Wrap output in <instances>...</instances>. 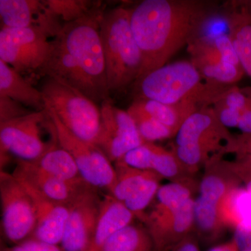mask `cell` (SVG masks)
<instances>
[{
  "label": "cell",
  "instance_id": "cell-39",
  "mask_svg": "<svg viewBox=\"0 0 251 251\" xmlns=\"http://www.w3.org/2000/svg\"><path fill=\"white\" fill-rule=\"evenodd\" d=\"M194 232L183 239L172 251H201L197 237Z\"/></svg>",
  "mask_w": 251,
  "mask_h": 251
},
{
  "label": "cell",
  "instance_id": "cell-17",
  "mask_svg": "<svg viewBox=\"0 0 251 251\" xmlns=\"http://www.w3.org/2000/svg\"><path fill=\"white\" fill-rule=\"evenodd\" d=\"M228 34L237 51L245 74L251 77V16L242 1H231L222 6ZM242 89L251 99V86Z\"/></svg>",
  "mask_w": 251,
  "mask_h": 251
},
{
  "label": "cell",
  "instance_id": "cell-11",
  "mask_svg": "<svg viewBox=\"0 0 251 251\" xmlns=\"http://www.w3.org/2000/svg\"><path fill=\"white\" fill-rule=\"evenodd\" d=\"M100 108L102 124L97 147L110 162L115 163L130 150L146 143L127 110L115 106L110 99L104 100Z\"/></svg>",
  "mask_w": 251,
  "mask_h": 251
},
{
  "label": "cell",
  "instance_id": "cell-41",
  "mask_svg": "<svg viewBox=\"0 0 251 251\" xmlns=\"http://www.w3.org/2000/svg\"><path fill=\"white\" fill-rule=\"evenodd\" d=\"M208 251H238L237 246L234 241L221 244L211 249Z\"/></svg>",
  "mask_w": 251,
  "mask_h": 251
},
{
  "label": "cell",
  "instance_id": "cell-1",
  "mask_svg": "<svg viewBox=\"0 0 251 251\" xmlns=\"http://www.w3.org/2000/svg\"><path fill=\"white\" fill-rule=\"evenodd\" d=\"M221 10L209 0H143L130 8V28L143 57L138 80L199 37Z\"/></svg>",
  "mask_w": 251,
  "mask_h": 251
},
{
  "label": "cell",
  "instance_id": "cell-8",
  "mask_svg": "<svg viewBox=\"0 0 251 251\" xmlns=\"http://www.w3.org/2000/svg\"><path fill=\"white\" fill-rule=\"evenodd\" d=\"M46 110L55 127L59 146L70 153L84 180L96 189L110 194L116 181V172L112 162L97 145L77 138L52 110Z\"/></svg>",
  "mask_w": 251,
  "mask_h": 251
},
{
  "label": "cell",
  "instance_id": "cell-18",
  "mask_svg": "<svg viewBox=\"0 0 251 251\" xmlns=\"http://www.w3.org/2000/svg\"><path fill=\"white\" fill-rule=\"evenodd\" d=\"M134 214L110 194L103 195L100 215L87 251H102L109 239L126 226L133 224Z\"/></svg>",
  "mask_w": 251,
  "mask_h": 251
},
{
  "label": "cell",
  "instance_id": "cell-27",
  "mask_svg": "<svg viewBox=\"0 0 251 251\" xmlns=\"http://www.w3.org/2000/svg\"><path fill=\"white\" fill-rule=\"evenodd\" d=\"M152 171L159 175L162 179L164 178L171 181L193 177V175L183 166L173 150L170 151L160 146L157 147Z\"/></svg>",
  "mask_w": 251,
  "mask_h": 251
},
{
  "label": "cell",
  "instance_id": "cell-19",
  "mask_svg": "<svg viewBox=\"0 0 251 251\" xmlns=\"http://www.w3.org/2000/svg\"><path fill=\"white\" fill-rule=\"evenodd\" d=\"M0 97H6L19 102L34 111L46 110L41 90L33 87L21 74L0 60Z\"/></svg>",
  "mask_w": 251,
  "mask_h": 251
},
{
  "label": "cell",
  "instance_id": "cell-29",
  "mask_svg": "<svg viewBox=\"0 0 251 251\" xmlns=\"http://www.w3.org/2000/svg\"><path fill=\"white\" fill-rule=\"evenodd\" d=\"M203 78L217 85L234 86L245 75L242 66L222 62L197 68Z\"/></svg>",
  "mask_w": 251,
  "mask_h": 251
},
{
  "label": "cell",
  "instance_id": "cell-35",
  "mask_svg": "<svg viewBox=\"0 0 251 251\" xmlns=\"http://www.w3.org/2000/svg\"><path fill=\"white\" fill-rule=\"evenodd\" d=\"M212 107L220 122L225 127L227 128H237L242 112L219 103H215Z\"/></svg>",
  "mask_w": 251,
  "mask_h": 251
},
{
  "label": "cell",
  "instance_id": "cell-20",
  "mask_svg": "<svg viewBox=\"0 0 251 251\" xmlns=\"http://www.w3.org/2000/svg\"><path fill=\"white\" fill-rule=\"evenodd\" d=\"M131 105L169 127L176 134L186 119L201 109L191 103L169 105L148 99H135Z\"/></svg>",
  "mask_w": 251,
  "mask_h": 251
},
{
  "label": "cell",
  "instance_id": "cell-14",
  "mask_svg": "<svg viewBox=\"0 0 251 251\" xmlns=\"http://www.w3.org/2000/svg\"><path fill=\"white\" fill-rule=\"evenodd\" d=\"M0 17L1 28L41 27L53 37L63 25L38 0H0Z\"/></svg>",
  "mask_w": 251,
  "mask_h": 251
},
{
  "label": "cell",
  "instance_id": "cell-6",
  "mask_svg": "<svg viewBox=\"0 0 251 251\" xmlns=\"http://www.w3.org/2000/svg\"><path fill=\"white\" fill-rule=\"evenodd\" d=\"M48 110L34 111L25 115L0 122L1 161L6 155L18 160L34 161L58 144L57 138L52 141L44 139V133L52 125Z\"/></svg>",
  "mask_w": 251,
  "mask_h": 251
},
{
  "label": "cell",
  "instance_id": "cell-4",
  "mask_svg": "<svg viewBox=\"0 0 251 251\" xmlns=\"http://www.w3.org/2000/svg\"><path fill=\"white\" fill-rule=\"evenodd\" d=\"M100 33L110 93L120 92L138 80L143 57L130 25L129 9L103 11Z\"/></svg>",
  "mask_w": 251,
  "mask_h": 251
},
{
  "label": "cell",
  "instance_id": "cell-3",
  "mask_svg": "<svg viewBox=\"0 0 251 251\" xmlns=\"http://www.w3.org/2000/svg\"><path fill=\"white\" fill-rule=\"evenodd\" d=\"M137 98L174 105L191 103L213 106L232 86L207 82L191 60L167 64L135 82Z\"/></svg>",
  "mask_w": 251,
  "mask_h": 251
},
{
  "label": "cell",
  "instance_id": "cell-23",
  "mask_svg": "<svg viewBox=\"0 0 251 251\" xmlns=\"http://www.w3.org/2000/svg\"><path fill=\"white\" fill-rule=\"evenodd\" d=\"M102 251H155V248L147 227L133 223L114 234Z\"/></svg>",
  "mask_w": 251,
  "mask_h": 251
},
{
  "label": "cell",
  "instance_id": "cell-12",
  "mask_svg": "<svg viewBox=\"0 0 251 251\" xmlns=\"http://www.w3.org/2000/svg\"><path fill=\"white\" fill-rule=\"evenodd\" d=\"M194 198L177 209L162 207L154 204L144 216L155 251H172L183 239L195 232Z\"/></svg>",
  "mask_w": 251,
  "mask_h": 251
},
{
  "label": "cell",
  "instance_id": "cell-42",
  "mask_svg": "<svg viewBox=\"0 0 251 251\" xmlns=\"http://www.w3.org/2000/svg\"><path fill=\"white\" fill-rule=\"evenodd\" d=\"M243 6L247 9V12L251 16V0H246V1H242Z\"/></svg>",
  "mask_w": 251,
  "mask_h": 251
},
{
  "label": "cell",
  "instance_id": "cell-13",
  "mask_svg": "<svg viewBox=\"0 0 251 251\" xmlns=\"http://www.w3.org/2000/svg\"><path fill=\"white\" fill-rule=\"evenodd\" d=\"M90 185L85 186L69 205L61 247L64 251H87L98 224L102 198Z\"/></svg>",
  "mask_w": 251,
  "mask_h": 251
},
{
  "label": "cell",
  "instance_id": "cell-10",
  "mask_svg": "<svg viewBox=\"0 0 251 251\" xmlns=\"http://www.w3.org/2000/svg\"><path fill=\"white\" fill-rule=\"evenodd\" d=\"M220 122L212 106L198 110L186 119L175 135V146H185L209 163L216 155L226 153L232 138Z\"/></svg>",
  "mask_w": 251,
  "mask_h": 251
},
{
  "label": "cell",
  "instance_id": "cell-40",
  "mask_svg": "<svg viewBox=\"0 0 251 251\" xmlns=\"http://www.w3.org/2000/svg\"><path fill=\"white\" fill-rule=\"evenodd\" d=\"M237 128L244 134H251V108L243 112Z\"/></svg>",
  "mask_w": 251,
  "mask_h": 251
},
{
  "label": "cell",
  "instance_id": "cell-37",
  "mask_svg": "<svg viewBox=\"0 0 251 251\" xmlns=\"http://www.w3.org/2000/svg\"><path fill=\"white\" fill-rule=\"evenodd\" d=\"M233 241L238 251H251V227H236Z\"/></svg>",
  "mask_w": 251,
  "mask_h": 251
},
{
  "label": "cell",
  "instance_id": "cell-5",
  "mask_svg": "<svg viewBox=\"0 0 251 251\" xmlns=\"http://www.w3.org/2000/svg\"><path fill=\"white\" fill-rule=\"evenodd\" d=\"M41 91L46 109L52 110L73 134L97 146L102 116L97 103L78 91L49 77Z\"/></svg>",
  "mask_w": 251,
  "mask_h": 251
},
{
  "label": "cell",
  "instance_id": "cell-33",
  "mask_svg": "<svg viewBox=\"0 0 251 251\" xmlns=\"http://www.w3.org/2000/svg\"><path fill=\"white\" fill-rule=\"evenodd\" d=\"M210 36L212 37L216 47L219 50L223 61L236 65L242 66L237 51L234 49L233 43L229 34H220Z\"/></svg>",
  "mask_w": 251,
  "mask_h": 251
},
{
  "label": "cell",
  "instance_id": "cell-34",
  "mask_svg": "<svg viewBox=\"0 0 251 251\" xmlns=\"http://www.w3.org/2000/svg\"><path fill=\"white\" fill-rule=\"evenodd\" d=\"M226 153H234L237 158L251 156V134L232 135L226 147Z\"/></svg>",
  "mask_w": 251,
  "mask_h": 251
},
{
  "label": "cell",
  "instance_id": "cell-38",
  "mask_svg": "<svg viewBox=\"0 0 251 251\" xmlns=\"http://www.w3.org/2000/svg\"><path fill=\"white\" fill-rule=\"evenodd\" d=\"M229 168L236 176L251 174V156L237 158L235 161L227 162Z\"/></svg>",
  "mask_w": 251,
  "mask_h": 251
},
{
  "label": "cell",
  "instance_id": "cell-24",
  "mask_svg": "<svg viewBox=\"0 0 251 251\" xmlns=\"http://www.w3.org/2000/svg\"><path fill=\"white\" fill-rule=\"evenodd\" d=\"M195 231L204 240H216L225 225L220 213V204L198 196L194 199Z\"/></svg>",
  "mask_w": 251,
  "mask_h": 251
},
{
  "label": "cell",
  "instance_id": "cell-43",
  "mask_svg": "<svg viewBox=\"0 0 251 251\" xmlns=\"http://www.w3.org/2000/svg\"><path fill=\"white\" fill-rule=\"evenodd\" d=\"M239 179L241 181L247 183L251 181V174L243 175L242 176H239Z\"/></svg>",
  "mask_w": 251,
  "mask_h": 251
},
{
  "label": "cell",
  "instance_id": "cell-30",
  "mask_svg": "<svg viewBox=\"0 0 251 251\" xmlns=\"http://www.w3.org/2000/svg\"><path fill=\"white\" fill-rule=\"evenodd\" d=\"M157 147L158 145L152 143L143 144L141 146L130 150L117 161L135 169L152 171Z\"/></svg>",
  "mask_w": 251,
  "mask_h": 251
},
{
  "label": "cell",
  "instance_id": "cell-16",
  "mask_svg": "<svg viewBox=\"0 0 251 251\" xmlns=\"http://www.w3.org/2000/svg\"><path fill=\"white\" fill-rule=\"evenodd\" d=\"M22 184L35 206L36 226L31 239L60 245L69 217V205L51 201L27 185Z\"/></svg>",
  "mask_w": 251,
  "mask_h": 251
},
{
  "label": "cell",
  "instance_id": "cell-22",
  "mask_svg": "<svg viewBox=\"0 0 251 251\" xmlns=\"http://www.w3.org/2000/svg\"><path fill=\"white\" fill-rule=\"evenodd\" d=\"M225 226L251 227V193L237 186L229 191L220 205Z\"/></svg>",
  "mask_w": 251,
  "mask_h": 251
},
{
  "label": "cell",
  "instance_id": "cell-9",
  "mask_svg": "<svg viewBox=\"0 0 251 251\" xmlns=\"http://www.w3.org/2000/svg\"><path fill=\"white\" fill-rule=\"evenodd\" d=\"M1 229L9 242L19 244L32 237L36 226L32 198L12 174L0 172Z\"/></svg>",
  "mask_w": 251,
  "mask_h": 251
},
{
  "label": "cell",
  "instance_id": "cell-25",
  "mask_svg": "<svg viewBox=\"0 0 251 251\" xmlns=\"http://www.w3.org/2000/svg\"><path fill=\"white\" fill-rule=\"evenodd\" d=\"M116 181L110 195L123 203L140 189L154 172L141 171L126 166L120 161L114 163Z\"/></svg>",
  "mask_w": 251,
  "mask_h": 251
},
{
  "label": "cell",
  "instance_id": "cell-21",
  "mask_svg": "<svg viewBox=\"0 0 251 251\" xmlns=\"http://www.w3.org/2000/svg\"><path fill=\"white\" fill-rule=\"evenodd\" d=\"M31 162L48 174L63 181L73 184L86 182L73 157L59 143L39 159Z\"/></svg>",
  "mask_w": 251,
  "mask_h": 251
},
{
  "label": "cell",
  "instance_id": "cell-7",
  "mask_svg": "<svg viewBox=\"0 0 251 251\" xmlns=\"http://www.w3.org/2000/svg\"><path fill=\"white\" fill-rule=\"evenodd\" d=\"M53 38L41 27L1 28L0 60L21 74L38 73L50 53Z\"/></svg>",
  "mask_w": 251,
  "mask_h": 251
},
{
  "label": "cell",
  "instance_id": "cell-36",
  "mask_svg": "<svg viewBox=\"0 0 251 251\" xmlns=\"http://www.w3.org/2000/svg\"><path fill=\"white\" fill-rule=\"evenodd\" d=\"M9 251H64L58 245L48 244L34 239H29Z\"/></svg>",
  "mask_w": 251,
  "mask_h": 251
},
{
  "label": "cell",
  "instance_id": "cell-15",
  "mask_svg": "<svg viewBox=\"0 0 251 251\" xmlns=\"http://www.w3.org/2000/svg\"><path fill=\"white\" fill-rule=\"evenodd\" d=\"M22 184L27 185L54 202L70 205L87 182L73 184L54 177L31 161L17 160L12 173Z\"/></svg>",
  "mask_w": 251,
  "mask_h": 251
},
{
  "label": "cell",
  "instance_id": "cell-28",
  "mask_svg": "<svg viewBox=\"0 0 251 251\" xmlns=\"http://www.w3.org/2000/svg\"><path fill=\"white\" fill-rule=\"evenodd\" d=\"M44 2L62 24L84 17L98 6L92 1L82 0H46Z\"/></svg>",
  "mask_w": 251,
  "mask_h": 251
},
{
  "label": "cell",
  "instance_id": "cell-31",
  "mask_svg": "<svg viewBox=\"0 0 251 251\" xmlns=\"http://www.w3.org/2000/svg\"><path fill=\"white\" fill-rule=\"evenodd\" d=\"M216 103L235 109L242 113L251 108V99L237 85L232 86L227 92H225Z\"/></svg>",
  "mask_w": 251,
  "mask_h": 251
},
{
  "label": "cell",
  "instance_id": "cell-32",
  "mask_svg": "<svg viewBox=\"0 0 251 251\" xmlns=\"http://www.w3.org/2000/svg\"><path fill=\"white\" fill-rule=\"evenodd\" d=\"M19 102L6 97H0V122L9 121L33 112Z\"/></svg>",
  "mask_w": 251,
  "mask_h": 251
},
{
  "label": "cell",
  "instance_id": "cell-2",
  "mask_svg": "<svg viewBox=\"0 0 251 251\" xmlns=\"http://www.w3.org/2000/svg\"><path fill=\"white\" fill-rule=\"evenodd\" d=\"M103 11L63 24L52 39L47 60L38 74L78 91L97 104L110 99L100 33Z\"/></svg>",
  "mask_w": 251,
  "mask_h": 251
},
{
  "label": "cell",
  "instance_id": "cell-26",
  "mask_svg": "<svg viewBox=\"0 0 251 251\" xmlns=\"http://www.w3.org/2000/svg\"><path fill=\"white\" fill-rule=\"evenodd\" d=\"M134 120L140 136L145 143H152L175 137L176 133L169 127L149 116L133 105L127 110Z\"/></svg>",
  "mask_w": 251,
  "mask_h": 251
}]
</instances>
